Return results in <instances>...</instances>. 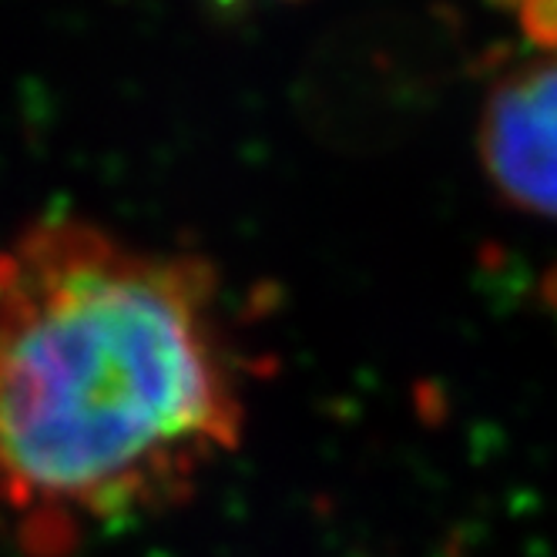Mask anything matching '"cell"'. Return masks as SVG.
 <instances>
[{"instance_id": "cell-1", "label": "cell", "mask_w": 557, "mask_h": 557, "mask_svg": "<svg viewBox=\"0 0 557 557\" xmlns=\"http://www.w3.org/2000/svg\"><path fill=\"white\" fill-rule=\"evenodd\" d=\"M212 275L67 215L0 249V497L125 524L178 500L243 426Z\"/></svg>"}, {"instance_id": "cell-2", "label": "cell", "mask_w": 557, "mask_h": 557, "mask_svg": "<svg viewBox=\"0 0 557 557\" xmlns=\"http://www.w3.org/2000/svg\"><path fill=\"white\" fill-rule=\"evenodd\" d=\"M481 162L513 209L557 219V54L494 85L481 117Z\"/></svg>"}, {"instance_id": "cell-3", "label": "cell", "mask_w": 557, "mask_h": 557, "mask_svg": "<svg viewBox=\"0 0 557 557\" xmlns=\"http://www.w3.org/2000/svg\"><path fill=\"white\" fill-rule=\"evenodd\" d=\"M521 30L544 51H557V4H528L517 8Z\"/></svg>"}, {"instance_id": "cell-4", "label": "cell", "mask_w": 557, "mask_h": 557, "mask_svg": "<svg viewBox=\"0 0 557 557\" xmlns=\"http://www.w3.org/2000/svg\"><path fill=\"white\" fill-rule=\"evenodd\" d=\"M544 296H547V302L557 309V265L550 269V275H547V283H544Z\"/></svg>"}]
</instances>
